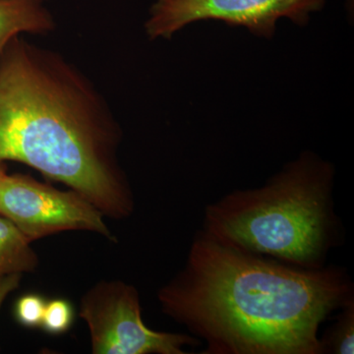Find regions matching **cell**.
I'll list each match as a JSON object with an SVG mask.
<instances>
[{"label": "cell", "mask_w": 354, "mask_h": 354, "mask_svg": "<svg viewBox=\"0 0 354 354\" xmlns=\"http://www.w3.org/2000/svg\"><path fill=\"white\" fill-rule=\"evenodd\" d=\"M353 297L342 268L286 264L203 230L158 293L162 311L204 342L205 354H320L321 325Z\"/></svg>", "instance_id": "1"}, {"label": "cell", "mask_w": 354, "mask_h": 354, "mask_svg": "<svg viewBox=\"0 0 354 354\" xmlns=\"http://www.w3.org/2000/svg\"><path fill=\"white\" fill-rule=\"evenodd\" d=\"M121 129L94 84L59 53L15 37L0 55V162H22L83 195L104 216L135 202Z\"/></svg>", "instance_id": "2"}, {"label": "cell", "mask_w": 354, "mask_h": 354, "mask_svg": "<svg viewBox=\"0 0 354 354\" xmlns=\"http://www.w3.org/2000/svg\"><path fill=\"white\" fill-rule=\"evenodd\" d=\"M334 178L330 162L301 153L262 187L234 191L208 205L203 230L242 250L319 269L339 241Z\"/></svg>", "instance_id": "3"}, {"label": "cell", "mask_w": 354, "mask_h": 354, "mask_svg": "<svg viewBox=\"0 0 354 354\" xmlns=\"http://www.w3.org/2000/svg\"><path fill=\"white\" fill-rule=\"evenodd\" d=\"M79 316L88 325L95 354H185L197 337L158 332L142 318L138 290L122 281H102L83 295Z\"/></svg>", "instance_id": "4"}, {"label": "cell", "mask_w": 354, "mask_h": 354, "mask_svg": "<svg viewBox=\"0 0 354 354\" xmlns=\"http://www.w3.org/2000/svg\"><path fill=\"white\" fill-rule=\"evenodd\" d=\"M0 215L30 242L69 230H85L115 241L104 214L83 195L62 191L29 176H0Z\"/></svg>", "instance_id": "5"}, {"label": "cell", "mask_w": 354, "mask_h": 354, "mask_svg": "<svg viewBox=\"0 0 354 354\" xmlns=\"http://www.w3.org/2000/svg\"><path fill=\"white\" fill-rule=\"evenodd\" d=\"M326 0H157L145 29L151 39H171L183 27L202 20L243 26L256 36L272 38L277 21L288 18L298 26L320 11Z\"/></svg>", "instance_id": "6"}, {"label": "cell", "mask_w": 354, "mask_h": 354, "mask_svg": "<svg viewBox=\"0 0 354 354\" xmlns=\"http://www.w3.org/2000/svg\"><path fill=\"white\" fill-rule=\"evenodd\" d=\"M55 27L43 0H0V55L15 37L24 32L48 34Z\"/></svg>", "instance_id": "7"}, {"label": "cell", "mask_w": 354, "mask_h": 354, "mask_svg": "<svg viewBox=\"0 0 354 354\" xmlns=\"http://www.w3.org/2000/svg\"><path fill=\"white\" fill-rule=\"evenodd\" d=\"M39 258L31 242L6 216L0 215V274L32 272Z\"/></svg>", "instance_id": "8"}, {"label": "cell", "mask_w": 354, "mask_h": 354, "mask_svg": "<svg viewBox=\"0 0 354 354\" xmlns=\"http://www.w3.org/2000/svg\"><path fill=\"white\" fill-rule=\"evenodd\" d=\"M341 309L334 325L319 339L320 354L354 353V297L346 300Z\"/></svg>", "instance_id": "9"}, {"label": "cell", "mask_w": 354, "mask_h": 354, "mask_svg": "<svg viewBox=\"0 0 354 354\" xmlns=\"http://www.w3.org/2000/svg\"><path fill=\"white\" fill-rule=\"evenodd\" d=\"M74 321V310L68 300L57 298L46 302L41 327L50 335L66 333Z\"/></svg>", "instance_id": "10"}, {"label": "cell", "mask_w": 354, "mask_h": 354, "mask_svg": "<svg viewBox=\"0 0 354 354\" xmlns=\"http://www.w3.org/2000/svg\"><path fill=\"white\" fill-rule=\"evenodd\" d=\"M46 301L36 293H28L17 300L15 305L16 320L23 327L36 329L41 327Z\"/></svg>", "instance_id": "11"}, {"label": "cell", "mask_w": 354, "mask_h": 354, "mask_svg": "<svg viewBox=\"0 0 354 354\" xmlns=\"http://www.w3.org/2000/svg\"><path fill=\"white\" fill-rule=\"evenodd\" d=\"M22 274L11 272V274H0V307L9 293L17 290L20 285Z\"/></svg>", "instance_id": "12"}, {"label": "cell", "mask_w": 354, "mask_h": 354, "mask_svg": "<svg viewBox=\"0 0 354 354\" xmlns=\"http://www.w3.org/2000/svg\"><path fill=\"white\" fill-rule=\"evenodd\" d=\"M4 172H6V167H4L3 162H0V176H1Z\"/></svg>", "instance_id": "13"}]
</instances>
